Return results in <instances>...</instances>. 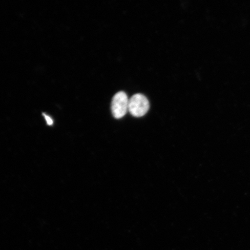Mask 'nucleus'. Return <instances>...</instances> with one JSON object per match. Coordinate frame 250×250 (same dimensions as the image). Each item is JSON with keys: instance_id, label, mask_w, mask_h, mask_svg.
Masks as SVG:
<instances>
[{"instance_id": "f03ea898", "label": "nucleus", "mask_w": 250, "mask_h": 250, "mask_svg": "<svg viewBox=\"0 0 250 250\" xmlns=\"http://www.w3.org/2000/svg\"><path fill=\"white\" fill-rule=\"evenodd\" d=\"M128 97L124 92H119L115 94L111 102L112 114L115 118H123L128 111L129 106Z\"/></svg>"}, {"instance_id": "7ed1b4c3", "label": "nucleus", "mask_w": 250, "mask_h": 250, "mask_svg": "<svg viewBox=\"0 0 250 250\" xmlns=\"http://www.w3.org/2000/svg\"><path fill=\"white\" fill-rule=\"evenodd\" d=\"M43 117L45 119L47 125H49V126H52L54 124V120L49 115L43 114Z\"/></svg>"}, {"instance_id": "f257e3e1", "label": "nucleus", "mask_w": 250, "mask_h": 250, "mask_svg": "<svg viewBox=\"0 0 250 250\" xmlns=\"http://www.w3.org/2000/svg\"><path fill=\"white\" fill-rule=\"evenodd\" d=\"M149 103L147 98L142 94L137 93L131 97L129 101L128 111L135 117H142L147 113Z\"/></svg>"}]
</instances>
